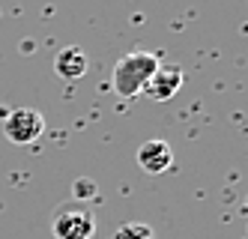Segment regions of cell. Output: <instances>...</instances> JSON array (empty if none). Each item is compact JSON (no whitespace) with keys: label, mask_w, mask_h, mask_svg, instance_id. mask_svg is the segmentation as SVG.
<instances>
[{"label":"cell","mask_w":248,"mask_h":239,"mask_svg":"<svg viewBox=\"0 0 248 239\" xmlns=\"http://www.w3.org/2000/svg\"><path fill=\"white\" fill-rule=\"evenodd\" d=\"M158 69V60L147 51H132L114 66V90L123 99H132L138 93H144L147 81L153 78V72Z\"/></svg>","instance_id":"cell-1"},{"label":"cell","mask_w":248,"mask_h":239,"mask_svg":"<svg viewBox=\"0 0 248 239\" xmlns=\"http://www.w3.org/2000/svg\"><path fill=\"white\" fill-rule=\"evenodd\" d=\"M57 239H90L96 230V215L93 209H87L84 204L72 200V204H63L54 212V222H51Z\"/></svg>","instance_id":"cell-2"},{"label":"cell","mask_w":248,"mask_h":239,"mask_svg":"<svg viewBox=\"0 0 248 239\" xmlns=\"http://www.w3.org/2000/svg\"><path fill=\"white\" fill-rule=\"evenodd\" d=\"M42 128H45V120L33 108H15L3 123V132L12 143H33L42 135Z\"/></svg>","instance_id":"cell-3"},{"label":"cell","mask_w":248,"mask_h":239,"mask_svg":"<svg viewBox=\"0 0 248 239\" xmlns=\"http://www.w3.org/2000/svg\"><path fill=\"white\" fill-rule=\"evenodd\" d=\"M183 87V69L180 66H173V63H158V69L153 72V78L147 81L144 87V93L155 102H165L170 99L176 90Z\"/></svg>","instance_id":"cell-4"},{"label":"cell","mask_w":248,"mask_h":239,"mask_svg":"<svg viewBox=\"0 0 248 239\" xmlns=\"http://www.w3.org/2000/svg\"><path fill=\"white\" fill-rule=\"evenodd\" d=\"M170 161H173V153H170V146L165 141H147V143H140L138 164L147 174H165L170 168Z\"/></svg>","instance_id":"cell-5"},{"label":"cell","mask_w":248,"mask_h":239,"mask_svg":"<svg viewBox=\"0 0 248 239\" xmlns=\"http://www.w3.org/2000/svg\"><path fill=\"white\" fill-rule=\"evenodd\" d=\"M54 66H57V72L63 78H81L84 72H87V57L78 51V48H63L60 54H57V60H54Z\"/></svg>","instance_id":"cell-6"},{"label":"cell","mask_w":248,"mask_h":239,"mask_svg":"<svg viewBox=\"0 0 248 239\" xmlns=\"http://www.w3.org/2000/svg\"><path fill=\"white\" fill-rule=\"evenodd\" d=\"M114 239H155L153 230L147 224H126V227H120Z\"/></svg>","instance_id":"cell-7"},{"label":"cell","mask_w":248,"mask_h":239,"mask_svg":"<svg viewBox=\"0 0 248 239\" xmlns=\"http://www.w3.org/2000/svg\"><path fill=\"white\" fill-rule=\"evenodd\" d=\"M93 182H75V194H78V200L81 197H93Z\"/></svg>","instance_id":"cell-8"}]
</instances>
